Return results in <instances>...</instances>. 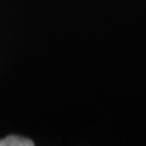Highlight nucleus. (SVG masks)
I'll return each mask as SVG.
<instances>
[{
  "mask_svg": "<svg viewBox=\"0 0 146 146\" xmlns=\"http://www.w3.org/2000/svg\"><path fill=\"white\" fill-rule=\"evenodd\" d=\"M34 142L29 138L19 135H8L0 139V146H33Z\"/></svg>",
  "mask_w": 146,
  "mask_h": 146,
  "instance_id": "1",
  "label": "nucleus"
}]
</instances>
